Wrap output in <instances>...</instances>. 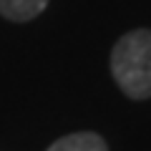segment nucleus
Instances as JSON below:
<instances>
[{
    "label": "nucleus",
    "mask_w": 151,
    "mask_h": 151,
    "mask_svg": "<svg viewBox=\"0 0 151 151\" xmlns=\"http://www.w3.org/2000/svg\"><path fill=\"white\" fill-rule=\"evenodd\" d=\"M111 73L119 88L134 101L151 98V30L136 28L116 40L111 50Z\"/></svg>",
    "instance_id": "1"
},
{
    "label": "nucleus",
    "mask_w": 151,
    "mask_h": 151,
    "mask_svg": "<svg viewBox=\"0 0 151 151\" xmlns=\"http://www.w3.org/2000/svg\"><path fill=\"white\" fill-rule=\"evenodd\" d=\"M45 151H108V146L93 131H78V134H68L53 141Z\"/></svg>",
    "instance_id": "2"
},
{
    "label": "nucleus",
    "mask_w": 151,
    "mask_h": 151,
    "mask_svg": "<svg viewBox=\"0 0 151 151\" xmlns=\"http://www.w3.org/2000/svg\"><path fill=\"white\" fill-rule=\"evenodd\" d=\"M50 0H0V15L13 23H28L45 10Z\"/></svg>",
    "instance_id": "3"
}]
</instances>
